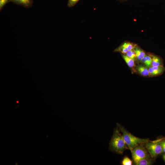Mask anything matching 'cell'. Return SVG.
<instances>
[{
    "label": "cell",
    "instance_id": "cell-1",
    "mask_svg": "<svg viewBox=\"0 0 165 165\" xmlns=\"http://www.w3.org/2000/svg\"><path fill=\"white\" fill-rule=\"evenodd\" d=\"M109 147L110 149L112 151L122 154L125 150L129 149L117 127L114 130Z\"/></svg>",
    "mask_w": 165,
    "mask_h": 165
},
{
    "label": "cell",
    "instance_id": "cell-2",
    "mask_svg": "<svg viewBox=\"0 0 165 165\" xmlns=\"http://www.w3.org/2000/svg\"><path fill=\"white\" fill-rule=\"evenodd\" d=\"M117 125L120 131L122 133V136L129 149L131 151L137 145L145 144L149 141L148 139H142L135 136L127 130L122 125L117 123Z\"/></svg>",
    "mask_w": 165,
    "mask_h": 165
},
{
    "label": "cell",
    "instance_id": "cell-3",
    "mask_svg": "<svg viewBox=\"0 0 165 165\" xmlns=\"http://www.w3.org/2000/svg\"><path fill=\"white\" fill-rule=\"evenodd\" d=\"M145 144H141L137 145L131 151L134 164L141 160L151 157L145 146H144Z\"/></svg>",
    "mask_w": 165,
    "mask_h": 165
},
{
    "label": "cell",
    "instance_id": "cell-4",
    "mask_svg": "<svg viewBox=\"0 0 165 165\" xmlns=\"http://www.w3.org/2000/svg\"><path fill=\"white\" fill-rule=\"evenodd\" d=\"M149 141L145 143V146L152 158H155L163 153L162 146L159 139Z\"/></svg>",
    "mask_w": 165,
    "mask_h": 165
},
{
    "label": "cell",
    "instance_id": "cell-5",
    "mask_svg": "<svg viewBox=\"0 0 165 165\" xmlns=\"http://www.w3.org/2000/svg\"><path fill=\"white\" fill-rule=\"evenodd\" d=\"M165 70L163 65L156 67H151L148 69L149 76H153L160 75Z\"/></svg>",
    "mask_w": 165,
    "mask_h": 165
},
{
    "label": "cell",
    "instance_id": "cell-6",
    "mask_svg": "<svg viewBox=\"0 0 165 165\" xmlns=\"http://www.w3.org/2000/svg\"><path fill=\"white\" fill-rule=\"evenodd\" d=\"M11 2L15 4L29 8L32 5L33 0H11Z\"/></svg>",
    "mask_w": 165,
    "mask_h": 165
},
{
    "label": "cell",
    "instance_id": "cell-7",
    "mask_svg": "<svg viewBox=\"0 0 165 165\" xmlns=\"http://www.w3.org/2000/svg\"><path fill=\"white\" fill-rule=\"evenodd\" d=\"M135 52L136 58L138 61L140 62L141 61V59L146 55L144 51L140 48L135 46L134 49Z\"/></svg>",
    "mask_w": 165,
    "mask_h": 165
},
{
    "label": "cell",
    "instance_id": "cell-8",
    "mask_svg": "<svg viewBox=\"0 0 165 165\" xmlns=\"http://www.w3.org/2000/svg\"><path fill=\"white\" fill-rule=\"evenodd\" d=\"M138 72L141 75L147 76H149L148 69L146 66L142 65H139L137 68Z\"/></svg>",
    "mask_w": 165,
    "mask_h": 165
},
{
    "label": "cell",
    "instance_id": "cell-9",
    "mask_svg": "<svg viewBox=\"0 0 165 165\" xmlns=\"http://www.w3.org/2000/svg\"><path fill=\"white\" fill-rule=\"evenodd\" d=\"M154 158L151 157L143 159L134 164L136 165H151L154 163Z\"/></svg>",
    "mask_w": 165,
    "mask_h": 165
},
{
    "label": "cell",
    "instance_id": "cell-10",
    "mask_svg": "<svg viewBox=\"0 0 165 165\" xmlns=\"http://www.w3.org/2000/svg\"><path fill=\"white\" fill-rule=\"evenodd\" d=\"M152 67H156L160 65H163L160 59L156 55H152Z\"/></svg>",
    "mask_w": 165,
    "mask_h": 165
},
{
    "label": "cell",
    "instance_id": "cell-11",
    "mask_svg": "<svg viewBox=\"0 0 165 165\" xmlns=\"http://www.w3.org/2000/svg\"><path fill=\"white\" fill-rule=\"evenodd\" d=\"M122 56L127 65L130 68H132L135 66L134 60L128 57L126 55H122Z\"/></svg>",
    "mask_w": 165,
    "mask_h": 165
},
{
    "label": "cell",
    "instance_id": "cell-12",
    "mask_svg": "<svg viewBox=\"0 0 165 165\" xmlns=\"http://www.w3.org/2000/svg\"><path fill=\"white\" fill-rule=\"evenodd\" d=\"M120 46L125 48L128 50H133L135 46L132 43L126 42L122 43Z\"/></svg>",
    "mask_w": 165,
    "mask_h": 165
},
{
    "label": "cell",
    "instance_id": "cell-13",
    "mask_svg": "<svg viewBox=\"0 0 165 165\" xmlns=\"http://www.w3.org/2000/svg\"><path fill=\"white\" fill-rule=\"evenodd\" d=\"M128 57L133 59L134 61L136 58V54L133 50H129L126 53V55Z\"/></svg>",
    "mask_w": 165,
    "mask_h": 165
},
{
    "label": "cell",
    "instance_id": "cell-14",
    "mask_svg": "<svg viewBox=\"0 0 165 165\" xmlns=\"http://www.w3.org/2000/svg\"><path fill=\"white\" fill-rule=\"evenodd\" d=\"M132 164V161L127 156L125 157L122 162L123 165H131Z\"/></svg>",
    "mask_w": 165,
    "mask_h": 165
},
{
    "label": "cell",
    "instance_id": "cell-15",
    "mask_svg": "<svg viewBox=\"0 0 165 165\" xmlns=\"http://www.w3.org/2000/svg\"><path fill=\"white\" fill-rule=\"evenodd\" d=\"M80 0H68L67 6L69 7L74 6Z\"/></svg>",
    "mask_w": 165,
    "mask_h": 165
},
{
    "label": "cell",
    "instance_id": "cell-16",
    "mask_svg": "<svg viewBox=\"0 0 165 165\" xmlns=\"http://www.w3.org/2000/svg\"><path fill=\"white\" fill-rule=\"evenodd\" d=\"M11 0H0V10H2L4 6Z\"/></svg>",
    "mask_w": 165,
    "mask_h": 165
},
{
    "label": "cell",
    "instance_id": "cell-17",
    "mask_svg": "<svg viewBox=\"0 0 165 165\" xmlns=\"http://www.w3.org/2000/svg\"><path fill=\"white\" fill-rule=\"evenodd\" d=\"M146 57L148 64V67L152 66V57L150 55H146Z\"/></svg>",
    "mask_w": 165,
    "mask_h": 165
},
{
    "label": "cell",
    "instance_id": "cell-18",
    "mask_svg": "<svg viewBox=\"0 0 165 165\" xmlns=\"http://www.w3.org/2000/svg\"><path fill=\"white\" fill-rule=\"evenodd\" d=\"M163 150V153H165V138L162 139H159Z\"/></svg>",
    "mask_w": 165,
    "mask_h": 165
},
{
    "label": "cell",
    "instance_id": "cell-19",
    "mask_svg": "<svg viewBox=\"0 0 165 165\" xmlns=\"http://www.w3.org/2000/svg\"><path fill=\"white\" fill-rule=\"evenodd\" d=\"M141 61L145 65V66L146 67H148V64L146 57V55L142 58L141 59Z\"/></svg>",
    "mask_w": 165,
    "mask_h": 165
},
{
    "label": "cell",
    "instance_id": "cell-20",
    "mask_svg": "<svg viewBox=\"0 0 165 165\" xmlns=\"http://www.w3.org/2000/svg\"><path fill=\"white\" fill-rule=\"evenodd\" d=\"M162 157L163 160L165 162V153H163V154L162 155Z\"/></svg>",
    "mask_w": 165,
    "mask_h": 165
},
{
    "label": "cell",
    "instance_id": "cell-21",
    "mask_svg": "<svg viewBox=\"0 0 165 165\" xmlns=\"http://www.w3.org/2000/svg\"><path fill=\"white\" fill-rule=\"evenodd\" d=\"M119 0V1L123 2V1H127V0Z\"/></svg>",
    "mask_w": 165,
    "mask_h": 165
}]
</instances>
